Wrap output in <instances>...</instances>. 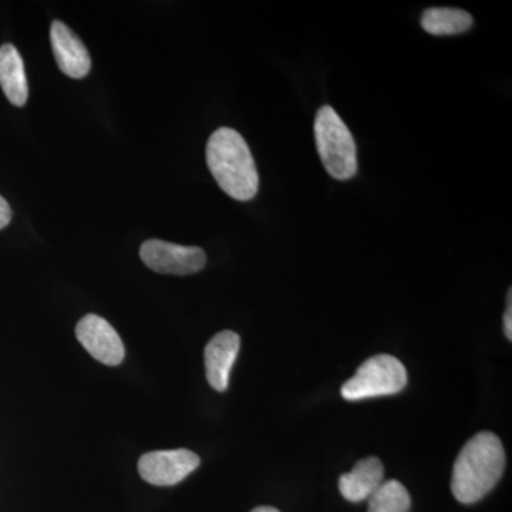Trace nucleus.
I'll return each instance as SVG.
<instances>
[{
  "mask_svg": "<svg viewBox=\"0 0 512 512\" xmlns=\"http://www.w3.org/2000/svg\"><path fill=\"white\" fill-rule=\"evenodd\" d=\"M505 468V451L501 440L491 431H483L461 448L451 491L461 504H474L484 498L500 481Z\"/></svg>",
  "mask_w": 512,
  "mask_h": 512,
  "instance_id": "obj_1",
  "label": "nucleus"
},
{
  "mask_svg": "<svg viewBox=\"0 0 512 512\" xmlns=\"http://www.w3.org/2000/svg\"><path fill=\"white\" fill-rule=\"evenodd\" d=\"M207 164L222 191L237 201L258 194L259 175L245 138L234 128L221 127L207 143Z\"/></svg>",
  "mask_w": 512,
  "mask_h": 512,
  "instance_id": "obj_2",
  "label": "nucleus"
},
{
  "mask_svg": "<svg viewBox=\"0 0 512 512\" xmlns=\"http://www.w3.org/2000/svg\"><path fill=\"white\" fill-rule=\"evenodd\" d=\"M316 148L323 167L335 180L346 181L357 173L355 138L345 121L330 106L320 107L315 120Z\"/></svg>",
  "mask_w": 512,
  "mask_h": 512,
  "instance_id": "obj_3",
  "label": "nucleus"
},
{
  "mask_svg": "<svg viewBox=\"0 0 512 512\" xmlns=\"http://www.w3.org/2000/svg\"><path fill=\"white\" fill-rule=\"evenodd\" d=\"M407 384L406 367L390 355H377L367 359L356 375L342 386L343 399L349 402L390 396L402 392Z\"/></svg>",
  "mask_w": 512,
  "mask_h": 512,
  "instance_id": "obj_4",
  "label": "nucleus"
},
{
  "mask_svg": "<svg viewBox=\"0 0 512 512\" xmlns=\"http://www.w3.org/2000/svg\"><path fill=\"white\" fill-rule=\"evenodd\" d=\"M144 264L163 275H191L204 269L207 254L198 247H184L161 239H148L140 248Z\"/></svg>",
  "mask_w": 512,
  "mask_h": 512,
  "instance_id": "obj_5",
  "label": "nucleus"
},
{
  "mask_svg": "<svg viewBox=\"0 0 512 512\" xmlns=\"http://www.w3.org/2000/svg\"><path fill=\"white\" fill-rule=\"evenodd\" d=\"M200 463V457L187 448L151 451L138 461V471L147 483L170 487L185 480Z\"/></svg>",
  "mask_w": 512,
  "mask_h": 512,
  "instance_id": "obj_6",
  "label": "nucleus"
},
{
  "mask_svg": "<svg viewBox=\"0 0 512 512\" xmlns=\"http://www.w3.org/2000/svg\"><path fill=\"white\" fill-rule=\"evenodd\" d=\"M76 336L83 348L100 363L120 365L126 355L123 340L106 319L99 315L84 316L76 326Z\"/></svg>",
  "mask_w": 512,
  "mask_h": 512,
  "instance_id": "obj_7",
  "label": "nucleus"
},
{
  "mask_svg": "<svg viewBox=\"0 0 512 512\" xmlns=\"http://www.w3.org/2000/svg\"><path fill=\"white\" fill-rule=\"evenodd\" d=\"M50 43L57 66L72 79H83L92 69L89 50L69 26L55 20L50 28Z\"/></svg>",
  "mask_w": 512,
  "mask_h": 512,
  "instance_id": "obj_8",
  "label": "nucleus"
},
{
  "mask_svg": "<svg viewBox=\"0 0 512 512\" xmlns=\"http://www.w3.org/2000/svg\"><path fill=\"white\" fill-rule=\"evenodd\" d=\"M239 346H241V339L238 333L224 330L217 333L205 348V370H207L208 383L217 392H225L228 389L229 375L237 359Z\"/></svg>",
  "mask_w": 512,
  "mask_h": 512,
  "instance_id": "obj_9",
  "label": "nucleus"
},
{
  "mask_svg": "<svg viewBox=\"0 0 512 512\" xmlns=\"http://www.w3.org/2000/svg\"><path fill=\"white\" fill-rule=\"evenodd\" d=\"M384 468L377 457L360 460L350 473L343 474L339 480L340 494L350 503L369 500L377 488L383 484Z\"/></svg>",
  "mask_w": 512,
  "mask_h": 512,
  "instance_id": "obj_10",
  "label": "nucleus"
},
{
  "mask_svg": "<svg viewBox=\"0 0 512 512\" xmlns=\"http://www.w3.org/2000/svg\"><path fill=\"white\" fill-rule=\"evenodd\" d=\"M0 87L13 106L23 107L28 103L25 64L19 50L10 43L0 47Z\"/></svg>",
  "mask_w": 512,
  "mask_h": 512,
  "instance_id": "obj_11",
  "label": "nucleus"
},
{
  "mask_svg": "<svg viewBox=\"0 0 512 512\" xmlns=\"http://www.w3.org/2000/svg\"><path fill=\"white\" fill-rule=\"evenodd\" d=\"M473 23L470 13L456 8H429L420 19L424 32L433 36L461 35L470 30Z\"/></svg>",
  "mask_w": 512,
  "mask_h": 512,
  "instance_id": "obj_12",
  "label": "nucleus"
},
{
  "mask_svg": "<svg viewBox=\"0 0 512 512\" xmlns=\"http://www.w3.org/2000/svg\"><path fill=\"white\" fill-rule=\"evenodd\" d=\"M410 507L409 491L396 480L383 481L369 498V512H409Z\"/></svg>",
  "mask_w": 512,
  "mask_h": 512,
  "instance_id": "obj_13",
  "label": "nucleus"
},
{
  "mask_svg": "<svg viewBox=\"0 0 512 512\" xmlns=\"http://www.w3.org/2000/svg\"><path fill=\"white\" fill-rule=\"evenodd\" d=\"M10 221H12V208L0 195V229L8 227Z\"/></svg>",
  "mask_w": 512,
  "mask_h": 512,
  "instance_id": "obj_14",
  "label": "nucleus"
},
{
  "mask_svg": "<svg viewBox=\"0 0 512 512\" xmlns=\"http://www.w3.org/2000/svg\"><path fill=\"white\" fill-rule=\"evenodd\" d=\"M504 332L508 340H512V292H508V308L504 313Z\"/></svg>",
  "mask_w": 512,
  "mask_h": 512,
  "instance_id": "obj_15",
  "label": "nucleus"
},
{
  "mask_svg": "<svg viewBox=\"0 0 512 512\" xmlns=\"http://www.w3.org/2000/svg\"><path fill=\"white\" fill-rule=\"evenodd\" d=\"M251 512H279V511L276 510V508H272V507H258V508H255V510H252Z\"/></svg>",
  "mask_w": 512,
  "mask_h": 512,
  "instance_id": "obj_16",
  "label": "nucleus"
}]
</instances>
